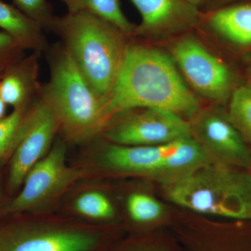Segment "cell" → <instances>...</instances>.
Segmentation results:
<instances>
[{"label":"cell","instance_id":"19","mask_svg":"<svg viewBox=\"0 0 251 251\" xmlns=\"http://www.w3.org/2000/svg\"><path fill=\"white\" fill-rule=\"evenodd\" d=\"M127 209L130 219L138 224L156 221L163 213L161 203L151 196L140 193L130 195L127 200Z\"/></svg>","mask_w":251,"mask_h":251},{"label":"cell","instance_id":"14","mask_svg":"<svg viewBox=\"0 0 251 251\" xmlns=\"http://www.w3.org/2000/svg\"><path fill=\"white\" fill-rule=\"evenodd\" d=\"M0 28L11 36L21 49L42 53L50 49L44 30L14 5L0 0Z\"/></svg>","mask_w":251,"mask_h":251},{"label":"cell","instance_id":"10","mask_svg":"<svg viewBox=\"0 0 251 251\" xmlns=\"http://www.w3.org/2000/svg\"><path fill=\"white\" fill-rule=\"evenodd\" d=\"M173 58L186 80L204 98L221 100L232 85L227 66L192 36L179 39L172 49Z\"/></svg>","mask_w":251,"mask_h":251},{"label":"cell","instance_id":"13","mask_svg":"<svg viewBox=\"0 0 251 251\" xmlns=\"http://www.w3.org/2000/svg\"><path fill=\"white\" fill-rule=\"evenodd\" d=\"M40 52H32L10 64L0 76V94L14 109L31 105L42 95L39 80Z\"/></svg>","mask_w":251,"mask_h":251},{"label":"cell","instance_id":"11","mask_svg":"<svg viewBox=\"0 0 251 251\" xmlns=\"http://www.w3.org/2000/svg\"><path fill=\"white\" fill-rule=\"evenodd\" d=\"M193 119L192 135L213 163L251 171V149L227 115L210 110Z\"/></svg>","mask_w":251,"mask_h":251},{"label":"cell","instance_id":"12","mask_svg":"<svg viewBox=\"0 0 251 251\" xmlns=\"http://www.w3.org/2000/svg\"><path fill=\"white\" fill-rule=\"evenodd\" d=\"M139 11L142 22L133 35H166L188 29L197 22V6L186 0H129Z\"/></svg>","mask_w":251,"mask_h":251},{"label":"cell","instance_id":"21","mask_svg":"<svg viewBox=\"0 0 251 251\" xmlns=\"http://www.w3.org/2000/svg\"><path fill=\"white\" fill-rule=\"evenodd\" d=\"M14 6L38 23L44 30L50 31L55 16L49 0H12Z\"/></svg>","mask_w":251,"mask_h":251},{"label":"cell","instance_id":"26","mask_svg":"<svg viewBox=\"0 0 251 251\" xmlns=\"http://www.w3.org/2000/svg\"><path fill=\"white\" fill-rule=\"evenodd\" d=\"M186 1L189 2L190 4L194 5V6H197L198 7V6L204 3L206 0H186Z\"/></svg>","mask_w":251,"mask_h":251},{"label":"cell","instance_id":"16","mask_svg":"<svg viewBox=\"0 0 251 251\" xmlns=\"http://www.w3.org/2000/svg\"><path fill=\"white\" fill-rule=\"evenodd\" d=\"M68 12H88L97 15L115 25L128 36L134 34L135 28L122 11L119 0H60Z\"/></svg>","mask_w":251,"mask_h":251},{"label":"cell","instance_id":"27","mask_svg":"<svg viewBox=\"0 0 251 251\" xmlns=\"http://www.w3.org/2000/svg\"><path fill=\"white\" fill-rule=\"evenodd\" d=\"M3 72H4V71L1 70V69H0V76H1V74H2Z\"/></svg>","mask_w":251,"mask_h":251},{"label":"cell","instance_id":"22","mask_svg":"<svg viewBox=\"0 0 251 251\" xmlns=\"http://www.w3.org/2000/svg\"><path fill=\"white\" fill-rule=\"evenodd\" d=\"M204 251H251V221L246 227L234 228V232L214 249Z\"/></svg>","mask_w":251,"mask_h":251},{"label":"cell","instance_id":"29","mask_svg":"<svg viewBox=\"0 0 251 251\" xmlns=\"http://www.w3.org/2000/svg\"><path fill=\"white\" fill-rule=\"evenodd\" d=\"M249 74H250V75L251 77V67L250 68V69H249Z\"/></svg>","mask_w":251,"mask_h":251},{"label":"cell","instance_id":"28","mask_svg":"<svg viewBox=\"0 0 251 251\" xmlns=\"http://www.w3.org/2000/svg\"><path fill=\"white\" fill-rule=\"evenodd\" d=\"M0 193H1V176H0Z\"/></svg>","mask_w":251,"mask_h":251},{"label":"cell","instance_id":"18","mask_svg":"<svg viewBox=\"0 0 251 251\" xmlns=\"http://www.w3.org/2000/svg\"><path fill=\"white\" fill-rule=\"evenodd\" d=\"M74 207L81 216L94 221H108L115 214L110 200L98 191L82 193L75 200Z\"/></svg>","mask_w":251,"mask_h":251},{"label":"cell","instance_id":"30","mask_svg":"<svg viewBox=\"0 0 251 251\" xmlns=\"http://www.w3.org/2000/svg\"><path fill=\"white\" fill-rule=\"evenodd\" d=\"M227 1H234V0H227Z\"/></svg>","mask_w":251,"mask_h":251},{"label":"cell","instance_id":"1","mask_svg":"<svg viewBox=\"0 0 251 251\" xmlns=\"http://www.w3.org/2000/svg\"><path fill=\"white\" fill-rule=\"evenodd\" d=\"M105 108L109 122L138 108L162 109L193 119L200 103L171 57L150 46L129 43Z\"/></svg>","mask_w":251,"mask_h":251},{"label":"cell","instance_id":"17","mask_svg":"<svg viewBox=\"0 0 251 251\" xmlns=\"http://www.w3.org/2000/svg\"><path fill=\"white\" fill-rule=\"evenodd\" d=\"M227 117L251 149V85H242L234 90Z\"/></svg>","mask_w":251,"mask_h":251},{"label":"cell","instance_id":"9","mask_svg":"<svg viewBox=\"0 0 251 251\" xmlns=\"http://www.w3.org/2000/svg\"><path fill=\"white\" fill-rule=\"evenodd\" d=\"M58 132L57 117L41 95L28 110L9 154L11 190H17L31 168L49 152Z\"/></svg>","mask_w":251,"mask_h":251},{"label":"cell","instance_id":"2","mask_svg":"<svg viewBox=\"0 0 251 251\" xmlns=\"http://www.w3.org/2000/svg\"><path fill=\"white\" fill-rule=\"evenodd\" d=\"M94 93L105 102L129 43L115 25L88 12L55 16L51 26Z\"/></svg>","mask_w":251,"mask_h":251},{"label":"cell","instance_id":"20","mask_svg":"<svg viewBox=\"0 0 251 251\" xmlns=\"http://www.w3.org/2000/svg\"><path fill=\"white\" fill-rule=\"evenodd\" d=\"M32 104L14 109L12 113L0 120V160L9 156L28 110Z\"/></svg>","mask_w":251,"mask_h":251},{"label":"cell","instance_id":"25","mask_svg":"<svg viewBox=\"0 0 251 251\" xmlns=\"http://www.w3.org/2000/svg\"><path fill=\"white\" fill-rule=\"evenodd\" d=\"M6 103H5L4 99L0 94V120H2L5 117V112H6Z\"/></svg>","mask_w":251,"mask_h":251},{"label":"cell","instance_id":"8","mask_svg":"<svg viewBox=\"0 0 251 251\" xmlns=\"http://www.w3.org/2000/svg\"><path fill=\"white\" fill-rule=\"evenodd\" d=\"M192 135L191 123L181 115L158 108H138L118 114L102 131L109 143L153 146Z\"/></svg>","mask_w":251,"mask_h":251},{"label":"cell","instance_id":"3","mask_svg":"<svg viewBox=\"0 0 251 251\" xmlns=\"http://www.w3.org/2000/svg\"><path fill=\"white\" fill-rule=\"evenodd\" d=\"M47 52L50 79L43 86V99L57 117L65 141L89 143L108 124L105 102L94 93L60 43Z\"/></svg>","mask_w":251,"mask_h":251},{"label":"cell","instance_id":"4","mask_svg":"<svg viewBox=\"0 0 251 251\" xmlns=\"http://www.w3.org/2000/svg\"><path fill=\"white\" fill-rule=\"evenodd\" d=\"M163 188L170 201L189 210L251 221V171L210 163Z\"/></svg>","mask_w":251,"mask_h":251},{"label":"cell","instance_id":"24","mask_svg":"<svg viewBox=\"0 0 251 251\" xmlns=\"http://www.w3.org/2000/svg\"><path fill=\"white\" fill-rule=\"evenodd\" d=\"M109 251H171L168 248L142 239H134L125 242Z\"/></svg>","mask_w":251,"mask_h":251},{"label":"cell","instance_id":"7","mask_svg":"<svg viewBox=\"0 0 251 251\" xmlns=\"http://www.w3.org/2000/svg\"><path fill=\"white\" fill-rule=\"evenodd\" d=\"M65 140L54 142L49 152L27 173L21 193L10 202L5 212L17 214L44 209L55 202L83 172L68 166Z\"/></svg>","mask_w":251,"mask_h":251},{"label":"cell","instance_id":"6","mask_svg":"<svg viewBox=\"0 0 251 251\" xmlns=\"http://www.w3.org/2000/svg\"><path fill=\"white\" fill-rule=\"evenodd\" d=\"M110 234L93 225L54 219L0 224V251H109Z\"/></svg>","mask_w":251,"mask_h":251},{"label":"cell","instance_id":"5","mask_svg":"<svg viewBox=\"0 0 251 251\" xmlns=\"http://www.w3.org/2000/svg\"><path fill=\"white\" fill-rule=\"evenodd\" d=\"M210 163L213 162L192 135L153 146H125L107 142L97 154V163L104 171L143 176L163 186Z\"/></svg>","mask_w":251,"mask_h":251},{"label":"cell","instance_id":"15","mask_svg":"<svg viewBox=\"0 0 251 251\" xmlns=\"http://www.w3.org/2000/svg\"><path fill=\"white\" fill-rule=\"evenodd\" d=\"M209 24L220 35L240 46H251V4L223 8L210 15Z\"/></svg>","mask_w":251,"mask_h":251},{"label":"cell","instance_id":"23","mask_svg":"<svg viewBox=\"0 0 251 251\" xmlns=\"http://www.w3.org/2000/svg\"><path fill=\"white\" fill-rule=\"evenodd\" d=\"M24 50L4 31H0V69L6 68L24 57Z\"/></svg>","mask_w":251,"mask_h":251}]
</instances>
